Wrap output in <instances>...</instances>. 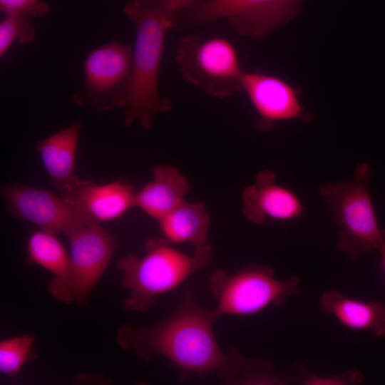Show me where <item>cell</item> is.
<instances>
[{
	"label": "cell",
	"mask_w": 385,
	"mask_h": 385,
	"mask_svg": "<svg viewBox=\"0 0 385 385\" xmlns=\"http://www.w3.org/2000/svg\"><path fill=\"white\" fill-rule=\"evenodd\" d=\"M379 254L381 257L380 261V267L383 272V274L385 277V230L383 229L381 239L378 245V247L376 249Z\"/></svg>",
	"instance_id": "cb8c5ba5"
},
{
	"label": "cell",
	"mask_w": 385,
	"mask_h": 385,
	"mask_svg": "<svg viewBox=\"0 0 385 385\" xmlns=\"http://www.w3.org/2000/svg\"><path fill=\"white\" fill-rule=\"evenodd\" d=\"M195 0H166L171 11L178 14L180 11L190 6Z\"/></svg>",
	"instance_id": "603a6c76"
},
{
	"label": "cell",
	"mask_w": 385,
	"mask_h": 385,
	"mask_svg": "<svg viewBox=\"0 0 385 385\" xmlns=\"http://www.w3.org/2000/svg\"><path fill=\"white\" fill-rule=\"evenodd\" d=\"M371 176L370 165L361 163L351 180L325 184L318 189L339 229L337 249L351 262L376 250L383 230L371 197Z\"/></svg>",
	"instance_id": "277c9868"
},
{
	"label": "cell",
	"mask_w": 385,
	"mask_h": 385,
	"mask_svg": "<svg viewBox=\"0 0 385 385\" xmlns=\"http://www.w3.org/2000/svg\"><path fill=\"white\" fill-rule=\"evenodd\" d=\"M319 309L348 329L369 332L376 337L385 335V306L381 302L350 297L331 289L320 295Z\"/></svg>",
	"instance_id": "5bb4252c"
},
{
	"label": "cell",
	"mask_w": 385,
	"mask_h": 385,
	"mask_svg": "<svg viewBox=\"0 0 385 385\" xmlns=\"http://www.w3.org/2000/svg\"><path fill=\"white\" fill-rule=\"evenodd\" d=\"M81 127V123L77 121L35 145L51 183L58 192L78 178L74 170Z\"/></svg>",
	"instance_id": "2e32d148"
},
{
	"label": "cell",
	"mask_w": 385,
	"mask_h": 385,
	"mask_svg": "<svg viewBox=\"0 0 385 385\" xmlns=\"http://www.w3.org/2000/svg\"><path fill=\"white\" fill-rule=\"evenodd\" d=\"M35 336L30 334L0 342V371L11 378L16 376L23 366L36 358L33 348Z\"/></svg>",
	"instance_id": "d6986e66"
},
{
	"label": "cell",
	"mask_w": 385,
	"mask_h": 385,
	"mask_svg": "<svg viewBox=\"0 0 385 385\" xmlns=\"http://www.w3.org/2000/svg\"><path fill=\"white\" fill-rule=\"evenodd\" d=\"M68 237L73 299L83 305L111 261L118 240L98 222L82 226Z\"/></svg>",
	"instance_id": "30bf717a"
},
{
	"label": "cell",
	"mask_w": 385,
	"mask_h": 385,
	"mask_svg": "<svg viewBox=\"0 0 385 385\" xmlns=\"http://www.w3.org/2000/svg\"><path fill=\"white\" fill-rule=\"evenodd\" d=\"M210 245L196 247L192 255L168 245L165 239L150 240L142 257L130 255L120 259L117 267L122 274L121 287L128 292L123 307L145 312L155 299L170 292L210 262Z\"/></svg>",
	"instance_id": "3957f363"
},
{
	"label": "cell",
	"mask_w": 385,
	"mask_h": 385,
	"mask_svg": "<svg viewBox=\"0 0 385 385\" xmlns=\"http://www.w3.org/2000/svg\"><path fill=\"white\" fill-rule=\"evenodd\" d=\"M304 0H200L180 11L190 24L225 19L240 34L257 38L288 23Z\"/></svg>",
	"instance_id": "52a82bcc"
},
{
	"label": "cell",
	"mask_w": 385,
	"mask_h": 385,
	"mask_svg": "<svg viewBox=\"0 0 385 385\" xmlns=\"http://www.w3.org/2000/svg\"><path fill=\"white\" fill-rule=\"evenodd\" d=\"M28 261L41 266L52 275L49 291L56 300L73 302L70 255L55 234L43 230L31 233L27 242Z\"/></svg>",
	"instance_id": "9a60e30c"
},
{
	"label": "cell",
	"mask_w": 385,
	"mask_h": 385,
	"mask_svg": "<svg viewBox=\"0 0 385 385\" xmlns=\"http://www.w3.org/2000/svg\"><path fill=\"white\" fill-rule=\"evenodd\" d=\"M305 207L292 190L276 181L270 170L261 171L255 182L242 192V213L250 222L264 224L268 219L291 221L300 217Z\"/></svg>",
	"instance_id": "7c38bea8"
},
{
	"label": "cell",
	"mask_w": 385,
	"mask_h": 385,
	"mask_svg": "<svg viewBox=\"0 0 385 385\" xmlns=\"http://www.w3.org/2000/svg\"><path fill=\"white\" fill-rule=\"evenodd\" d=\"M133 48L120 42H109L93 49L84 62L83 86L73 101L98 112L120 108L132 68Z\"/></svg>",
	"instance_id": "ba28073f"
},
{
	"label": "cell",
	"mask_w": 385,
	"mask_h": 385,
	"mask_svg": "<svg viewBox=\"0 0 385 385\" xmlns=\"http://www.w3.org/2000/svg\"><path fill=\"white\" fill-rule=\"evenodd\" d=\"M0 10L5 15L26 14L33 16H44L51 6L42 0H0Z\"/></svg>",
	"instance_id": "7402d4cb"
},
{
	"label": "cell",
	"mask_w": 385,
	"mask_h": 385,
	"mask_svg": "<svg viewBox=\"0 0 385 385\" xmlns=\"http://www.w3.org/2000/svg\"><path fill=\"white\" fill-rule=\"evenodd\" d=\"M153 180L135 194V207L160 221L185 200L190 184L173 166L156 165Z\"/></svg>",
	"instance_id": "e0dca14e"
},
{
	"label": "cell",
	"mask_w": 385,
	"mask_h": 385,
	"mask_svg": "<svg viewBox=\"0 0 385 385\" xmlns=\"http://www.w3.org/2000/svg\"><path fill=\"white\" fill-rule=\"evenodd\" d=\"M299 379L304 385H357L363 382L364 376L359 370L349 369L332 376L317 375L299 364Z\"/></svg>",
	"instance_id": "44dd1931"
},
{
	"label": "cell",
	"mask_w": 385,
	"mask_h": 385,
	"mask_svg": "<svg viewBox=\"0 0 385 385\" xmlns=\"http://www.w3.org/2000/svg\"><path fill=\"white\" fill-rule=\"evenodd\" d=\"M300 285L298 276L278 279L273 267L260 264L249 265L233 273L215 270L208 280L217 302L213 311L218 317L251 316L282 305L289 297L301 294Z\"/></svg>",
	"instance_id": "5b68a950"
},
{
	"label": "cell",
	"mask_w": 385,
	"mask_h": 385,
	"mask_svg": "<svg viewBox=\"0 0 385 385\" xmlns=\"http://www.w3.org/2000/svg\"><path fill=\"white\" fill-rule=\"evenodd\" d=\"M123 11L136 28L131 72L120 105L123 124L129 127L138 121L148 129L155 115L172 109L170 101L160 97L158 75L166 32L173 27L177 14L166 0H134Z\"/></svg>",
	"instance_id": "7a4b0ae2"
},
{
	"label": "cell",
	"mask_w": 385,
	"mask_h": 385,
	"mask_svg": "<svg viewBox=\"0 0 385 385\" xmlns=\"http://www.w3.org/2000/svg\"><path fill=\"white\" fill-rule=\"evenodd\" d=\"M60 194L98 223L116 220L135 207L133 186L120 180L98 185L78 178Z\"/></svg>",
	"instance_id": "4fadbf2b"
},
{
	"label": "cell",
	"mask_w": 385,
	"mask_h": 385,
	"mask_svg": "<svg viewBox=\"0 0 385 385\" xmlns=\"http://www.w3.org/2000/svg\"><path fill=\"white\" fill-rule=\"evenodd\" d=\"M158 222L168 242L190 243L195 248L207 244L210 220L202 202L184 200Z\"/></svg>",
	"instance_id": "ac0fdd59"
},
{
	"label": "cell",
	"mask_w": 385,
	"mask_h": 385,
	"mask_svg": "<svg viewBox=\"0 0 385 385\" xmlns=\"http://www.w3.org/2000/svg\"><path fill=\"white\" fill-rule=\"evenodd\" d=\"M175 60L183 78L210 96L226 98L242 90L237 51L225 38L184 36L178 44Z\"/></svg>",
	"instance_id": "8992f818"
},
{
	"label": "cell",
	"mask_w": 385,
	"mask_h": 385,
	"mask_svg": "<svg viewBox=\"0 0 385 385\" xmlns=\"http://www.w3.org/2000/svg\"><path fill=\"white\" fill-rule=\"evenodd\" d=\"M26 14H11L4 16L0 23V57L2 58L13 42L30 43L36 37V29Z\"/></svg>",
	"instance_id": "ffe728a7"
},
{
	"label": "cell",
	"mask_w": 385,
	"mask_h": 385,
	"mask_svg": "<svg viewBox=\"0 0 385 385\" xmlns=\"http://www.w3.org/2000/svg\"><path fill=\"white\" fill-rule=\"evenodd\" d=\"M219 317L213 309L200 306L195 295L185 290L175 311L153 326L135 328L123 324L117 342L145 362L160 356L185 376L205 377L215 374L230 384H247L257 359L247 358L237 348L225 352L219 345L213 325Z\"/></svg>",
	"instance_id": "6da1fadb"
},
{
	"label": "cell",
	"mask_w": 385,
	"mask_h": 385,
	"mask_svg": "<svg viewBox=\"0 0 385 385\" xmlns=\"http://www.w3.org/2000/svg\"><path fill=\"white\" fill-rule=\"evenodd\" d=\"M242 90L257 112L260 131L278 121L307 118L296 89L283 79L260 72H243Z\"/></svg>",
	"instance_id": "8fae6325"
},
{
	"label": "cell",
	"mask_w": 385,
	"mask_h": 385,
	"mask_svg": "<svg viewBox=\"0 0 385 385\" xmlns=\"http://www.w3.org/2000/svg\"><path fill=\"white\" fill-rule=\"evenodd\" d=\"M0 191L10 215L41 230L68 236L82 226L96 222L63 197L44 189L4 183Z\"/></svg>",
	"instance_id": "9c48e42d"
}]
</instances>
